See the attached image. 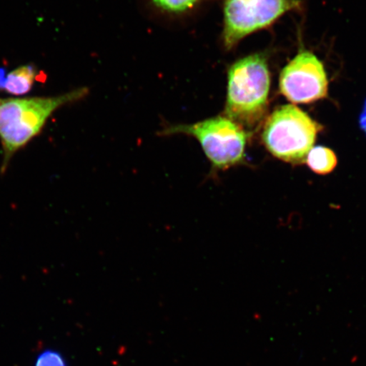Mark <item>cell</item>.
Here are the masks:
<instances>
[{"label": "cell", "mask_w": 366, "mask_h": 366, "mask_svg": "<svg viewBox=\"0 0 366 366\" xmlns=\"http://www.w3.org/2000/svg\"><path fill=\"white\" fill-rule=\"evenodd\" d=\"M281 94L295 104H309L327 97L328 79L324 65L310 51H302L283 68Z\"/></svg>", "instance_id": "cell-6"}, {"label": "cell", "mask_w": 366, "mask_h": 366, "mask_svg": "<svg viewBox=\"0 0 366 366\" xmlns=\"http://www.w3.org/2000/svg\"><path fill=\"white\" fill-rule=\"evenodd\" d=\"M305 162L310 170L319 175L332 173L337 166V158L334 151L324 146H317L310 149Z\"/></svg>", "instance_id": "cell-9"}, {"label": "cell", "mask_w": 366, "mask_h": 366, "mask_svg": "<svg viewBox=\"0 0 366 366\" xmlns=\"http://www.w3.org/2000/svg\"><path fill=\"white\" fill-rule=\"evenodd\" d=\"M271 73L263 54L233 63L227 72L225 116L247 131L254 129L267 112Z\"/></svg>", "instance_id": "cell-2"}, {"label": "cell", "mask_w": 366, "mask_h": 366, "mask_svg": "<svg viewBox=\"0 0 366 366\" xmlns=\"http://www.w3.org/2000/svg\"><path fill=\"white\" fill-rule=\"evenodd\" d=\"M360 129L365 132L366 135V100L364 104V107L362 112L360 113Z\"/></svg>", "instance_id": "cell-11"}, {"label": "cell", "mask_w": 366, "mask_h": 366, "mask_svg": "<svg viewBox=\"0 0 366 366\" xmlns=\"http://www.w3.org/2000/svg\"><path fill=\"white\" fill-rule=\"evenodd\" d=\"M300 4L297 0H224V48L234 49L247 36L267 29Z\"/></svg>", "instance_id": "cell-5"}, {"label": "cell", "mask_w": 366, "mask_h": 366, "mask_svg": "<svg viewBox=\"0 0 366 366\" xmlns=\"http://www.w3.org/2000/svg\"><path fill=\"white\" fill-rule=\"evenodd\" d=\"M88 94V89L81 88L56 97L0 99V140L4 153L1 172L7 170L17 151L42 132L54 112Z\"/></svg>", "instance_id": "cell-1"}, {"label": "cell", "mask_w": 366, "mask_h": 366, "mask_svg": "<svg viewBox=\"0 0 366 366\" xmlns=\"http://www.w3.org/2000/svg\"><path fill=\"white\" fill-rule=\"evenodd\" d=\"M194 137L202 148L214 172H224L246 163L249 132L226 116L206 119L194 124L169 126L162 136Z\"/></svg>", "instance_id": "cell-3"}, {"label": "cell", "mask_w": 366, "mask_h": 366, "mask_svg": "<svg viewBox=\"0 0 366 366\" xmlns=\"http://www.w3.org/2000/svg\"><path fill=\"white\" fill-rule=\"evenodd\" d=\"M36 366H66L61 355L56 352H44L36 360Z\"/></svg>", "instance_id": "cell-10"}, {"label": "cell", "mask_w": 366, "mask_h": 366, "mask_svg": "<svg viewBox=\"0 0 366 366\" xmlns=\"http://www.w3.org/2000/svg\"><path fill=\"white\" fill-rule=\"evenodd\" d=\"M322 127L292 104L274 109L265 121L262 143L274 158L286 163L305 162Z\"/></svg>", "instance_id": "cell-4"}, {"label": "cell", "mask_w": 366, "mask_h": 366, "mask_svg": "<svg viewBox=\"0 0 366 366\" xmlns=\"http://www.w3.org/2000/svg\"><path fill=\"white\" fill-rule=\"evenodd\" d=\"M209 0H146L151 11L168 19H182L199 10Z\"/></svg>", "instance_id": "cell-8"}, {"label": "cell", "mask_w": 366, "mask_h": 366, "mask_svg": "<svg viewBox=\"0 0 366 366\" xmlns=\"http://www.w3.org/2000/svg\"><path fill=\"white\" fill-rule=\"evenodd\" d=\"M39 76V72L33 65L18 67L7 74L0 69V90L12 95L26 94Z\"/></svg>", "instance_id": "cell-7"}]
</instances>
